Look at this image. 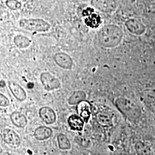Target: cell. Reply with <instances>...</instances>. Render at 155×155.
<instances>
[{
	"label": "cell",
	"mask_w": 155,
	"mask_h": 155,
	"mask_svg": "<svg viewBox=\"0 0 155 155\" xmlns=\"http://www.w3.org/2000/svg\"><path fill=\"white\" fill-rule=\"evenodd\" d=\"M96 121L101 126L104 127H111L114 124V114L111 110L104 109L100 110L96 114Z\"/></svg>",
	"instance_id": "ba28073f"
},
{
	"label": "cell",
	"mask_w": 155,
	"mask_h": 155,
	"mask_svg": "<svg viewBox=\"0 0 155 155\" xmlns=\"http://www.w3.org/2000/svg\"><path fill=\"white\" fill-rule=\"evenodd\" d=\"M74 141L78 145L83 147V148H89L91 147V144L90 139L84 137V136H77L75 137Z\"/></svg>",
	"instance_id": "7402d4cb"
},
{
	"label": "cell",
	"mask_w": 155,
	"mask_h": 155,
	"mask_svg": "<svg viewBox=\"0 0 155 155\" xmlns=\"http://www.w3.org/2000/svg\"><path fill=\"white\" fill-rule=\"evenodd\" d=\"M67 123L70 129L72 131L81 132L84 129L85 121L78 114H71V115H70L67 119Z\"/></svg>",
	"instance_id": "4fadbf2b"
},
{
	"label": "cell",
	"mask_w": 155,
	"mask_h": 155,
	"mask_svg": "<svg viewBox=\"0 0 155 155\" xmlns=\"http://www.w3.org/2000/svg\"><path fill=\"white\" fill-rule=\"evenodd\" d=\"M125 26L129 32L135 35H142L146 32V27L144 25L137 19H127L125 22Z\"/></svg>",
	"instance_id": "30bf717a"
},
{
	"label": "cell",
	"mask_w": 155,
	"mask_h": 155,
	"mask_svg": "<svg viewBox=\"0 0 155 155\" xmlns=\"http://www.w3.org/2000/svg\"><path fill=\"white\" fill-rule=\"evenodd\" d=\"M5 5L12 11H17L22 7V3L18 0H6Z\"/></svg>",
	"instance_id": "603a6c76"
},
{
	"label": "cell",
	"mask_w": 155,
	"mask_h": 155,
	"mask_svg": "<svg viewBox=\"0 0 155 155\" xmlns=\"http://www.w3.org/2000/svg\"><path fill=\"white\" fill-rule=\"evenodd\" d=\"M1 137L2 138L4 142L8 146L17 148L21 144V138L18 134L13 129L9 128H6L2 131Z\"/></svg>",
	"instance_id": "5b68a950"
},
{
	"label": "cell",
	"mask_w": 155,
	"mask_h": 155,
	"mask_svg": "<svg viewBox=\"0 0 155 155\" xmlns=\"http://www.w3.org/2000/svg\"><path fill=\"white\" fill-rule=\"evenodd\" d=\"M57 143L58 148L61 150L66 151L71 149V142L66 135L63 133L58 134L57 136Z\"/></svg>",
	"instance_id": "ac0fdd59"
},
{
	"label": "cell",
	"mask_w": 155,
	"mask_h": 155,
	"mask_svg": "<svg viewBox=\"0 0 155 155\" xmlns=\"http://www.w3.org/2000/svg\"><path fill=\"white\" fill-rule=\"evenodd\" d=\"M114 104L118 111L130 122H136L142 115L141 108L129 98L119 97Z\"/></svg>",
	"instance_id": "7a4b0ae2"
},
{
	"label": "cell",
	"mask_w": 155,
	"mask_h": 155,
	"mask_svg": "<svg viewBox=\"0 0 155 155\" xmlns=\"http://www.w3.org/2000/svg\"><path fill=\"white\" fill-rule=\"evenodd\" d=\"M95 12V10L94 9V7H87L86 9H83L82 15L83 17H88L90 15H91L92 14H94Z\"/></svg>",
	"instance_id": "d4e9b609"
},
{
	"label": "cell",
	"mask_w": 155,
	"mask_h": 155,
	"mask_svg": "<svg viewBox=\"0 0 155 155\" xmlns=\"http://www.w3.org/2000/svg\"><path fill=\"white\" fill-rule=\"evenodd\" d=\"M53 131L51 128L47 126H40L35 129L33 136L37 140L42 141L51 138Z\"/></svg>",
	"instance_id": "5bb4252c"
},
{
	"label": "cell",
	"mask_w": 155,
	"mask_h": 155,
	"mask_svg": "<svg viewBox=\"0 0 155 155\" xmlns=\"http://www.w3.org/2000/svg\"><path fill=\"white\" fill-rule=\"evenodd\" d=\"M19 26L25 30L31 32H46L50 30V23L42 19H21L19 21Z\"/></svg>",
	"instance_id": "3957f363"
},
{
	"label": "cell",
	"mask_w": 155,
	"mask_h": 155,
	"mask_svg": "<svg viewBox=\"0 0 155 155\" xmlns=\"http://www.w3.org/2000/svg\"><path fill=\"white\" fill-rule=\"evenodd\" d=\"M91 5L94 8L104 13H112L116 9V0H91Z\"/></svg>",
	"instance_id": "8992f818"
},
{
	"label": "cell",
	"mask_w": 155,
	"mask_h": 155,
	"mask_svg": "<svg viewBox=\"0 0 155 155\" xmlns=\"http://www.w3.org/2000/svg\"><path fill=\"white\" fill-rule=\"evenodd\" d=\"M9 118L12 124L17 128L24 129L28 125V119L24 114L19 111H13L9 115Z\"/></svg>",
	"instance_id": "9a60e30c"
},
{
	"label": "cell",
	"mask_w": 155,
	"mask_h": 155,
	"mask_svg": "<svg viewBox=\"0 0 155 155\" xmlns=\"http://www.w3.org/2000/svg\"><path fill=\"white\" fill-rule=\"evenodd\" d=\"M92 104L88 101L85 100L76 106L78 115L82 118L85 123H88L92 115Z\"/></svg>",
	"instance_id": "8fae6325"
},
{
	"label": "cell",
	"mask_w": 155,
	"mask_h": 155,
	"mask_svg": "<svg viewBox=\"0 0 155 155\" xmlns=\"http://www.w3.org/2000/svg\"><path fill=\"white\" fill-rule=\"evenodd\" d=\"M53 60L58 67L64 70H71L73 66L72 58L64 52L56 53L53 56Z\"/></svg>",
	"instance_id": "52a82bcc"
},
{
	"label": "cell",
	"mask_w": 155,
	"mask_h": 155,
	"mask_svg": "<svg viewBox=\"0 0 155 155\" xmlns=\"http://www.w3.org/2000/svg\"><path fill=\"white\" fill-rule=\"evenodd\" d=\"M124 38L121 28L116 25L108 24L103 26L98 32V40L101 45L106 48L117 47Z\"/></svg>",
	"instance_id": "6da1fadb"
},
{
	"label": "cell",
	"mask_w": 155,
	"mask_h": 155,
	"mask_svg": "<svg viewBox=\"0 0 155 155\" xmlns=\"http://www.w3.org/2000/svg\"><path fill=\"white\" fill-rule=\"evenodd\" d=\"M10 104V101L5 95L3 94H0V107L1 108H6L8 107Z\"/></svg>",
	"instance_id": "cb8c5ba5"
},
{
	"label": "cell",
	"mask_w": 155,
	"mask_h": 155,
	"mask_svg": "<svg viewBox=\"0 0 155 155\" xmlns=\"http://www.w3.org/2000/svg\"><path fill=\"white\" fill-rule=\"evenodd\" d=\"M87 94L84 91H74L68 98V103L71 106H77L83 101L86 100Z\"/></svg>",
	"instance_id": "2e32d148"
},
{
	"label": "cell",
	"mask_w": 155,
	"mask_h": 155,
	"mask_svg": "<svg viewBox=\"0 0 155 155\" xmlns=\"http://www.w3.org/2000/svg\"><path fill=\"white\" fill-rule=\"evenodd\" d=\"M85 23L87 26L91 28H97L99 27L101 23V19L99 15L94 12L90 16L87 17L85 19Z\"/></svg>",
	"instance_id": "44dd1931"
},
{
	"label": "cell",
	"mask_w": 155,
	"mask_h": 155,
	"mask_svg": "<svg viewBox=\"0 0 155 155\" xmlns=\"http://www.w3.org/2000/svg\"><path fill=\"white\" fill-rule=\"evenodd\" d=\"M0 84H1V88H4L6 86V83L4 80L0 81Z\"/></svg>",
	"instance_id": "484cf974"
},
{
	"label": "cell",
	"mask_w": 155,
	"mask_h": 155,
	"mask_svg": "<svg viewBox=\"0 0 155 155\" xmlns=\"http://www.w3.org/2000/svg\"><path fill=\"white\" fill-rule=\"evenodd\" d=\"M135 151L137 155H152L151 147L142 141H138L136 143Z\"/></svg>",
	"instance_id": "d6986e66"
},
{
	"label": "cell",
	"mask_w": 155,
	"mask_h": 155,
	"mask_svg": "<svg viewBox=\"0 0 155 155\" xmlns=\"http://www.w3.org/2000/svg\"><path fill=\"white\" fill-rule=\"evenodd\" d=\"M14 44L19 49H26L30 47L32 43V40L28 37L23 35H17L14 37L13 39Z\"/></svg>",
	"instance_id": "e0dca14e"
},
{
	"label": "cell",
	"mask_w": 155,
	"mask_h": 155,
	"mask_svg": "<svg viewBox=\"0 0 155 155\" xmlns=\"http://www.w3.org/2000/svg\"><path fill=\"white\" fill-rule=\"evenodd\" d=\"M40 82L47 91H53L61 88V82L57 77L50 72H43L40 74Z\"/></svg>",
	"instance_id": "277c9868"
},
{
	"label": "cell",
	"mask_w": 155,
	"mask_h": 155,
	"mask_svg": "<svg viewBox=\"0 0 155 155\" xmlns=\"http://www.w3.org/2000/svg\"><path fill=\"white\" fill-rule=\"evenodd\" d=\"M7 84H8L9 89L10 90L12 94L14 96L17 101L23 102L27 99V98H28L27 93L20 85L12 81H8Z\"/></svg>",
	"instance_id": "7c38bea8"
},
{
	"label": "cell",
	"mask_w": 155,
	"mask_h": 155,
	"mask_svg": "<svg viewBox=\"0 0 155 155\" xmlns=\"http://www.w3.org/2000/svg\"><path fill=\"white\" fill-rule=\"evenodd\" d=\"M141 2H143L144 3H150V2H152L154 1V0H141Z\"/></svg>",
	"instance_id": "4316f807"
},
{
	"label": "cell",
	"mask_w": 155,
	"mask_h": 155,
	"mask_svg": "<svg viewBox=\"0 0 155 155\" xmlns=\"http://www.w3.org/2000/svg\"><path fill=\"white\" fill-rule=\"evenodd\" d=\"M40 119L47 125H52L57 121V114L51 107L42 106L38 111Z\"/></svg>",
	"instance_id": "9c48e42d"
},
{
	"label": "cell",
	"mask_w": 155,
	"mask_h": 155,
	"mask_svg": "<svg viewBox=\"0 0 155 155\" xmlns=\"http://www.w3.org/2000/svg\"><path fill=\"white\" fill-rule=\"evenodd\" d=\"M141 100L146 104L155 103V88H147L141 94Z\"/></svg>",
	"instance_id": "ffe728a7"
}]
</instances>
